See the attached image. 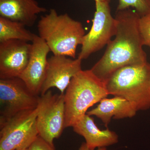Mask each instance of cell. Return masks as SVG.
I'll use <instances>...</instances> for the list:
<instances>
[{
    "instance_id": "17",
    "label": "cell",
    "mask_w": 150,
    "mask_h": 150,
    "mask_svg": "<svg viewBox=\"0 0 150 150\" xmlns=\"http://www.w3.org/2000/svg\"><path fill=\"white\" fill-rule=\"evenodd\" d=\"M139 27L143 45L150 47V14L140 16Z\"/></svg>"
},
{
    "instance_id": "9",
    "label": "cell",
    "mask_w": 150,
    "mask_h": 150,
    "mask_svg": "<svg viewBox=\"0 0 150 150\" xmlns=\"http://www.w3.org/2000/svg\"><path fill=\"white\" fill-rule=\"evenodd\" d=\"M82 60L67 56L54 55L48 59L46 76L40 90L44 94L52 88L64 94L72 78L82 70Z\"/></svg>"
},
{
    "instance_id": "8",
    "label": "cell",
    "mask_w": 150,
    "mask_h": 150,
    "mask_svg": "<svg viewBox=\"0 0 150 150\" xmlns=\"http://www.w3.org/2000/svg\"><path fill=\"white\" fill-rule=\"evenodd\" d=\"M38 97L20 78L0 79V123L20 112L37 108Z\"/></svg>"
},
{
    "instance_id": "5",
    "label": "cell",
    "mask_w": 150,
    "mask_h": 150,
    "mask_svg": "<svg viewBox=\"0 0 150 150\" xmlns=\"http://www.w3.org/2000/svg\"><path fill=\"white\" fill-rule=\"evenodd\" d=\"M38 108L0 123V150L28 149L38 136Z\"/></svg>"
},
{
    "instance_id": "15",
    "label": "cell",
    "mask_w": 150,
    "mask_h": 150,
    "mask_svg": "<svg viewBox=\"0 0 150 150\" xmlns=\"http://www.w3.org/2000/svg\"><path fill=\"white\" fill-rule=\"evenodd\" d=\"M35 35L22 23L0 16V43L10 40L32 42Z\"/></svg>"
},
{
    "instance_id": "12",
    "label": "cell",
    "mask_w": 150,
    "mask_h": 150,
    "mask_svg": "<svg viewBox=\"0 0 150 150\" xmlns=\"http://www.w3.org/2000/svg\"><path fill=\"white\" fill-rule=\"evenodd\" d=\"M47 9L35 0H0V16L32 27L38 15Z\"/></svg>"
},
{
    "instance_id": "16",
    "label": "cell",
    "mask_w": 150,
    "mask_h": 150,
    "mask_svg": "<svg viewBox=\"0 0 150 150\" xmlns=\"http://www.w3.org/2000/svg\"><path fill=\"white\" fill-rule=\"evenodd\" d=\"M133 8L140 16L150 14V0H118L116 11Z\"/></svg>"
},
{
    "instance_id": "2",
    "label": "cell",
    "mask_w": 150,
    "mask_h": 150,
    "mask_svg": "<svg viewBox=\"0 0 150 150\" xmlns=\"http://www.w3.org/2000/svg\"><path fill=\"white\" fill-rule=\"evenodd\" d=\"M38 36L45 41L53 55L75 59L85 31L81 22L67 13L59 15L54 9L40 17L37 25Z\"/></svg>"
},
{
    "instance_id": "6",
    "label": "cell",
    "mask_w": 150,
    "mask_h": 150,
    "mask_svg": "<svg viewBox=\"0 0 150 150\" xmlns=\"http://www.w3.org/2000/svg\"><path fill=\"white\" fill-rule=\"evenodd\" d=\"M37 126L38 136L54 146V141L65 129L64 94H54L51 90L38 97Z\"/></svg>"
},
{
    "instance_id": "10",
    "label": "cell",
    "mask_w": 150,
    "mask_h": 150,
    "mask_svg": "<svg viewBox=\"0 0 150 150\" xmlns=\"http://www.w3.org/2000/svg\"><path fill=\"white\" fill-rule=\"evenodd\" d=\"M32 44L18 40L0 43V79L19 78L29 62Z\"/></svg>"
},
{
    "instance_id": "20",
    "label": "cell",
    "mask_w": 150,
    "mask_h": 150,
    "mask_svg": "<svg viewBox=\"0 0 150 150\" xmlns=\"http://www.w3.org/2000/svg\"><path fill=\"white\" fill-rule=\"evenodd\" d=\"M94 1L95 2H101L107 3L110 4L111 0H94Z\"/></svg>"
},
{
    "instance_id": "14",
    "label": "cell",
    "mask_w": 150,
    "mask_h": 150,
    "mask_svg": "<svg viewBox=\"0 0 150 150\" xmlns=\"http://www.w3.org/2000/svg\"><path fill=\"white\" fill-rule=\"evenodd\" d=\"M137 111L127 100L121 97L115 96L111 98H103L93 109L88 111L90 116H95L102 121L107 127L111 118L121 119L132 118Z\"/></svg>"
},
{
    "instance_id": "11",
    "label": "cell",
    "mask_w": 150,
    "mask_h": 150,
    "mask_svg": "<svg viewBox=\"0 0 150 150\" xmlns=\"http://www.w3.org/2000/svg\"><path fill=\"white\" fill-rule=\"evenodd\" d=\"M31 44L29 62L19 78L33 93L38 96L46 76L47 56L51 51L45 41L36 34Z\"/></svg>"
},
{
    "instance_id": "4",
    "label": "cell",
    "mask_w": 150,
    "mask_h": 150,
    "mask_svg": "<svg viewBox=\"0 0 150 150\" xmlns=\"http://www.w3.org/2000/svg\"><path fill=\"white\" fill-rule=\"evenodd\" d=\"M108 95L127 100L137 111L150 108V64L131 65L115 71L105 82Z\"/></svg>"
},
{
    "instance_id": "7",
    "label": "cell",
    "mask_w": 150,
    "mask_h": 150,
    "mask_svg": "<svg viewBox=\"0 0 150 150\" xmlns=\"http://www.w3.org/2000/svg\"><path fill=\"white\" fill-rule=\"evenodd\" d=\"M95 2L96 11L92 25L84 36L78 57L82 61L107 46L116 34V20L111 15L110 4Z\"/></svg>"
},
{
    "instance_id": "21",
    "label": "cell",
    "mask_w": 150,
    "mask_h": 150,
    "mask_svg": "<svg viewBox=\"0 0 150 150\" xmlns=\"http://www.w3.org/2000/svg\"><path fill=\"white\" fill-rule=\"evenodd\" d=\"M17 150H27V149H18Z\"/></svg>"
},
{
    "instance_id": "18",
    "label": "cell",
    "mask_w": 150,
    "mask_h": 150,
    "mask_svg": "<svg viewBox=\"0 0 150 150\" xmlns=\"http://www.w3.org/2000/svg\"><path fill=\"white\" fill-rule=\"evenodd\" d=\"M27 150H56L54 146L50 144L39 136L30 145Z\"/></svg>"
},
{
    "instance_id": "1",
    "label": "cell",
    "mask_w": 150,
    "mask_h": 150,
    "mask_svg": "<svg viewBox=\"0 0 150 150\" xmlns=\"http://www.w3.org/2000/svg\"><path fill=\"white\" fill-rule=\"evenodd\" d=\"M140 16L131 8L116 11V34L107 45L102 57L91 69L94 74L105 83L117 70L131 65L147 62L140 35Z\"/></svg>"
},
{
    "instance_id": "13",
    "label": "cell",
    "mask_w": 150,
    "mask_h": 150,
    "mask_svg": "<svg viewBox=\"0 0 150 150\" xmlns=\"http://www.w3.org/2000/svg\"><path fill=\"white\" fill-rule=\"evenodd\" d=\"M75 133L84 138L89 149L105 147L118 142V135L109 129L100 130L95 123L93 118L86 114L72 126Z\"/></svg>"
},
{
    "instance_id": "19",
    "label": "cell",
    "mask_w": 150,
    "mask_h": 150,
    "mask_svg": "<svg viewBox=\"0 0 150 150\" xmlns=\"http://www.w3.org/2000/svg\"><path fill=\"white\" fill-rule=\"evenodd\" d=\"M79 150H107L105 147L98 148L96 150H91L89 149L86 144V143H83L81 145Z\"/></svg>"
},
{
    "instance_id": "3",
    "label": "cell",
    "mask_w": 150,
    "mask_h": 150,
    "mask_svg": "<svg viewBox=\"0 0 150 150\" xmlns=\"http://www.w3.org/2000/svg\"><path fill=\"white\" fill-rule=\"evenodd\" d=\"M108 95L103 82L91 69L82 70L72 78L64 94L65 128L72 127L90 108Z\"/></svg>"
}]
</instances>
